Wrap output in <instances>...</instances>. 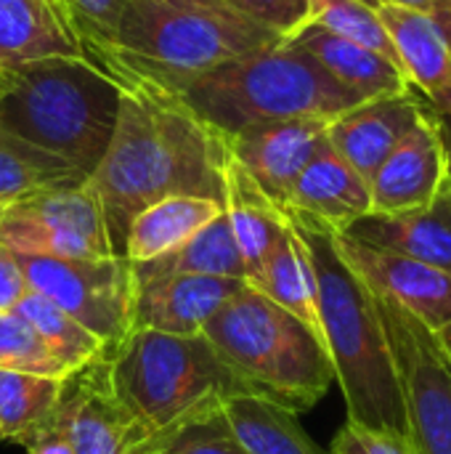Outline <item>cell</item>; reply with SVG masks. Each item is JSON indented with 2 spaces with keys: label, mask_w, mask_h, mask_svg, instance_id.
Returning <instances> with one entry per match:
<instances>
[{
  "label": "cell",
  "mask_w": 451,
  "mask_h": 454,
  "mask_svg": "<svg viewBox=\"0 0 451 454\" xmlns=\"http://www.w3.org/2000/svg\"><path fill=\"white\" fill-rule=\"evenodd\" d=\"M229 162L226 138L202 122L178 93L149 82H120L112 141L88 176L112 253L122 258L133 218L165 197L189 194L223 202Z\"/></svg>",
  "instance_id": "obj_1"
},
{
  "label": "cell",
  "mask_w": 451,
  "mask_h": 454,
  "mask_svg": "<svg viewBox=\"0 0 451 454\" xmlns=\"http://www.w3.org/2000/svg\"><path fill=\"white\" fill-rule=\"evenodd\" d=\"M223 215L231 226L234 242L242 253L250 282L279 234L287 226V215L253 184V178L231 160L226 170V197Z\"/></svg>",
  "instance_id": "obj_24"
},
{
  "label": "cell",
  "mask_w": 451,
  "mask_h": 454,
  "mask_svg": "<svg viewBox=\"0 0 451 454\" xmlns=\"http://www.w3.org/2000/svg\"><path fill=\"white\" fill-rule=\"evenodd\" d=\"M178 96L223 138L279 120L332 122L364 101L290 40L221 64L189 80Z\"/></svg>",
  "instance_id": "obj_4"
},
{
  "label": "cell",
  "mask_w": 451,
  "mask_h": 454,
  "mask_svg": "<svg viewBox=\"0 0 451 454\" xmlns=\"http://www.w3.org/2000/svg\"><path fill=\"white\" fill-rule=\"evenodd\" d=\"M223 213V202L207 197H165L149 207H144L125 237L122 258L130 266H141L186 245L194 234H199L210 221Z\"/></svg>",
  "instance_id": "obj_22"
},
{
  "label": "cell",
  "mask_w": 451,
  "mask_h": 454,
  "mask_svg": "<svg viewBox=\"0 0 451 454\" xmlns=\"http://www.w3.org/2000/svg\"><path fill=\"white\" fill-rule=\"evenodd\" d=\"M51 5L58 11V16L64 19V24H66V0H51Z\"/></svg>",
  "instance_id": "obj_41"
},
{
  "label": "cell",
  "mask_w": 451,
  "mask_h": 454,
  "mask_svg": "<svg viewBox=\"0 0 451 454\" xmlns=\"http://www.w3.org/2000/svg\"><path fill=\"white\" fill-rule=\"evenodd\" d=\"M202 335L253 394L295 415L316 407L335 383L322 338L250 285L223 303Z\"/></svg>",
  "instance_id": "obj_7"
},
{
  "label": "cell",
  "mask_w": 451,
  "mask_h": 454,
  "mask_svg": "<svg viewBox=\"0 0 451 454\" xmlns=\"http://www.w3.org/2000/svg\"><path fill=\"white\" fill-rule=\"evenodd\" d=\"M247 282L199 274H170L133 282L130 330L199 335L205 325Z\"/></svg>",
  "instance_id": "obj_14"
},
{
  "label": "cell",
  "mask_w": 451,
  "mask_h": 454,
  "mask_svg": "<svg viewBox=\"0 0 451 454\" xmlns=\"http://www.w3.org/2000/svg\"><path fill=\"white\" fill-rule=\"evenodd\" d=\"M447 157L431 106L369 181L372 213H412L428 207L447 184Z\"/></svg>",
  "instance_id": "obj_16"
},
{
  "label": "cell",
  "mask_w": 451,
  "mask_h": 454,
  "mask_svg": "<svg viewBox=\"0 0 451 454\" xmlns=\"http://www.w3.org/2000/svg\"><path fill=\"white\" fill-rule=\"evenodd\" d=\"M332 454H409V450L401 439L346 423L332 442Z\"/></svg>",
  "instance_id": "obj_35"
},
{
  "label": "cell",
  "mask_w": 451,
  "mask_h": 454,
  "mask_svg": "<svg viewBox=\"0 0 451 454\" xmlns=\"http://www.w3.org/2000/svg\"><path fill=\"white\" fill-rule=\"evenodd\" d=\"M0 215H3V207H0Z\"/></svg>",
  "instance_id": "obj_42"
},
{
  "label": "cell",
  "mask_w": 451,
  "mask_h": 454,
  "mask_svg": "<svg viewBox=\"0 0 451 454\" xmlns=\"http://www.w3.org/2000/svg\"><path fill=\"white\" fill-rule=\"evenodd\" d=\"M311 21L385 56L391 64L401 69L399 53L383 19L377 16L375 0H311Z\"/></svg>",
  "instance_id": "obj_30"
},
{
  "label": "cell",
  "mask_w": 451,
  "mask_h": 454,
  "mask_svg": "<svg viewBox=\"0 0 451 454\" xmlns=\"http://www.w3.org/2000/svg\"><path fill=\"white\" fill-rule=\"evenodd\" d=\"M385 3H393V5L409 8V11H420V13H441V11L451 8V0H385Z\"/></svg>",
  "instance_id": "obj_38"
},
{
  "label": "cell",
  "mask_w": 451,
  "mask_h": 454,
  "mask_svg": "<svg viewBox=\"0 0 451 454\" xmlns=\"http://www.w3.org/2000/svg\"><path fill=\"white\" fill-rule=\"evenodd\" d=\"M61 383L43 375L0 370V442L29 447L51 423Z\"/></svg>",
  "instance_id": "obj_28"
},
{
  "label": "cell",
  "mask_w": 451,
  "mask_h": 454,
  "mask_svg": "<svg viewBox=\"0 0 451 454\" xmlns=\"http://www.w3.org/2000/svg\"><path fill=\"white\" fill-rule=\"evenodd\" d=\"M51 426L74 454H152L157 442L112 391L104 359L72 372L61 383Z\"/></svg>",
  "instance_id": "obj_11"
},
{
  "label": "cell",
  "mask_w": 451,
  "mask_h": 454,
  "mask_svg": "<svg viewBox=\"0 0 451 454\" xmlns=\"http://www.w3.org/2000/svg\"><path fill=\"white\" fill-rule=\"evenodd\" d=\"M152 454H250L231 426L226 423L223 412L210 418L186 423L175 431L157 436Z\"/></svg>",
  "instance_id": "obj_33"
},
{
  "label": "cell",
  "mask_w": 451,
  "mask_h": 454,
  "mask_svg": "<svg viewBox=\"0 0 451 454\" xmlns=\"http://www.w3.org/2000/svg\"><path fill=\"white\" fill-rule=\"evenodd\" d=\"M258 293H263L268 301L306 322L319 338V311H316V282H314V269L308 250L295 231V226L287 218L284 231L263 258L258 274L247 282ZM324 343V340H322Z\"/></svg>",
  "instance_id": "obj_23"
},
{
  "label": "cell",
  "mask_w": 451,
  "mask_h": 454,
  "mask_svg": "<svg viewBox=\"0 0 451 454\" xmlns=\"http://www.w3.org/2000/svg\"><path fill=\"white\" fill-rule=\"evenodd\" d=\"M287 40L292 45L303 48L306 53H311L338 82H343L348 90H354L364 101L415 90L409 85L407 74L396 64H391L385 56H380L359 43H351L314 21L303 24Z\"/></svg>",
  "instance_id": "obj_20"
},
{
  "label": "cell",
  "mask_w": 451,
  "mask_h": 454,
  "mask_svg": "<svg viewBox=\"0 0 451 454\" xmlns=\"http://www.w3.org/2000/svg\"><path fill=\"white\" fill-rule=\"evenodd\" d=\"M343 234L409 255L420 263H428L451 277V181L441 186L439 197L412 213H369L351 223Z\"/></svg>",
  "instance_id": "obj_19"
},
{
  "label": "cell",
  "mask_w": 451,
  "mask_h": 454,
  "mask_svg": "<svg viewBox=\"0 0 451 454\" xmlns=\"http://www.w3.org/2000/svg\"><path fill=\"white\" fill-rule=\"evenodd\" d=\"M372 213L369 181H364L330 141L311 157L290 189L284 215L319 223L330 231H346L351 223Z\"/></svg>",
  "instance_id": "obj_18"
},
{
  "label": "cell",
  "mask_w": 451,
  "mask_h": 454,
  "mask_svg": "<svg viewBox=\"0 0 451 454\" xmlns=\"http://www.w3.org/2000/svg\"><path fill=\"white\" fill-rule=\"evenodd\" d=\"M88 181L64 160L16 138L0 128V207L24 197Z\"/></svg>",
  "instance_id": "obj_27"
},
{
  "label": "cell",
  "mask_w": 451,
  "mask_h": 454,
  "mask_svg": "<svg viewBox=\"0 0 451 454\" xmlns=\"http://www.w3.org/2000/svg\"><path fill=\"white\" fill-rule=\"evenodd\" d=\"M120 85L85 59H45L0 69V128L64 160L85 178L117 122Z\"/></svg>",
  "instance_id": "obj_5"
},
{
  "label": "cell",
  "mask_w": 451,
  "mask_h": 454,
  "mask_svg": "<svg viewBox=\"0 0 451 454\" xmlns=\"http://www.w3.org/2000/svg\"><path fill=\"white\" fill-rule=\"evenodd\" d=\"M0 370L43 375L53 380L69 378L66 367L48 351L40 335L16 311L0 314Z\"/></svg>",
  "instance_id": "obj_31"
},
{
  "label": "cell",
  "mask_w": 451,
  "mask_h": 454,
  "mask_svg": "<svg viewBox=\"0 0 451 454\" xmlns=\"http://www.w3.org/2000/svg\"><path fill=\"white\" fill-rule=\"evenodd\" d=\"M332 239L343 261L359 274V279L372 293H380L399 303L431 333H439L444 325H449L451 277L444 271L420 263L409 255L359 242L343 231H332Z\"/></svg>",
  "instance_id": "obj_12"
},
{
  "label": "cell",
  "mask_w": 451,
  "mask_h": 454,
  "mask_svg": "<svg viewBox=\"0 0 451 454\" xmlns=\"http://www.w3.org/2000/svg\"><path fill=\"white\" fill-rule=\"evenodd\" d=\"M0 245L16 255L61 261H93L114 255L101 205L88 181L48 189L3 207Z\"/></svg>",
  "instance_id": "obj_9"
},
{
  "label": "cell",
  "mask_w": 451,
  "mask_h": 454,
  "mask_svg": "<svg viewBox=\"0 0 451 454\" xmlns=\"http://www.w3.org/2000/svg\"><path fill=\"white\" fill-rule=\"evenodd\" d=\"M27 450H29V454H74L72 447H69V442L51 423H48V428Z\"/></svg>",
  "instance_id": "obj_37"
},
{
  "label": "cell",
  "mask_w": 451,
  "mask_h": 454,
  "mask_svg": "<svg viewBox=\"0 0 451 454\" xmlns=\"http://www.w3.org/2000/svg\"><path fill=\"white\" fill-rule=\"evenodd\" d=\"M245 19L271 29L282 40L311 21V0H221Z\"/></svg>",
  "instance_id": "obj_34"
},
{
  "label": "cell",
  "mask_w": 451,
  "mask_h": 454,
  "mask_svg": "<svg viewBox=\"0 0 451 454\" xmlns=\"http://www.w3.org/2000/svg\"><path fill=\"white\" fill-rule=\"evenodd\" d=\"M221 412L250 454H322L295 412L258 394H239Z\"/></svg>",
  "instance_id": "obj_25"
},
{
  "label": "cell",
  "mask_w": 451,
  "mask_h": 454,
  "mask_svg": "<svg viewBox=\"0 0 451 454\" xmlns=\"http://www.w3.org/2000/svg\"><path fill=\"white\" fill-rule=\"evenodd\" d=\"M324 120H279L253 125L226 138L231 160L284 213L287 197L303 168L327 141Z\"/></svg>",
  "instance_id": "obj_13"
},
{
  "label": "cell",
  "mask_w": 451,
  "mask_h": 454,
  "mask_svg": "<svg viewBox=\"0 0 451 454\" xmlns=\"http://www.w3.org/2000/svg\"><path fill=\"white\" fill-rule=\"evenodd\" d=\"M128 0H66V27L88 64L101 67L114 48Z\"/></svg>",
  "instance_id": "obj_32"
},
{
  "label": "cell",
  "mask_w": 451,
  "mask_h": 454,
  "mask_svg": "<svg viewBox=\"0 0 451 454\" xmlns=\"http://www.w3.org/2000/svg\"><path fill=\"white\" fill-rule=\"evenodd\" d=\"M399 64L415 90H420L436 114L451 112V8L420 13L385 0H375Z\"/></svg>",
  "instance_id": "obj_15"
},
{
  "label": "cell",
  "mask_w": 451,
  "mask_h": 454,
  "mask_svg": "<svg viewBox=\"0 0 451 454\" xmlns=\"http://www.w3.org/2000/svg\"><path fill=\"white\" fill-rule=\"evenodd\" d=\"M130 271H133V282L170 277V274H199V277H223V279H242V282L247 279L242 253L234 242L231 226L223 213L178 250L167 253L165 258L130 266Z\"/></svg>",
  "instance_id": "obj_26"
},
{
  "label": "cell",
  "mask_w": 451,
  "mask_h": 454,
  "mask_svg": "<svg viewBox=\"0 0 451 454\" xmlns=\"http://www.w3.org/2000/svg\"><path fill=\"white\" fill-rule=\"evenodd\" d=\"M436 340H439V346H441V351L447 354V359L451 362V322L449 325H444L439 333H436Z\"/></svg>",
  "instance_id": "obj_40"
},
{
  "label": "cell",
  "mask_w": 451,
  "mask_h": 454,
  "mask_svg": "<svg viewBox=\"0 0 451 454\" xmlns=\"http://www.w3.org/2000/svg\"><path fill=\"white\" fill-rule=\"evenodd\" d=\"M29 293V285H27V277L16 261V255L0 245V314L5 311H13L16 303Z\"/></svg>",
  "instance_id": "obj_36"
},
{
  "label": "cell",
  "mask_w": 451,
  "mask_h": 454,
  "mask_svg": "<svg viewBox=\"0 0 451 454\" xmlns=\"http://www.w3.org/2000/svg\"><path fill=\"white\" fill-rule=\"evenodd\" d=\"M433 117H436V128H439V136H441V146H444V157H447V173H449L451 181V112L449 114H436L433 112Z\"/></svg>",
  "instance_id": "obj_39"
},
{
  "label": "cell",
  "mask_w": 451,
  "mask_h": 454,
  "mask_svg": "<svg viewBox=\"0 0 451 454\" xmlns=\"http://www.w3.org/2000/svg\"><path fill=\"white\" fill-rule=\"evenodd\" d=\"M425 109L417 90L369 98L332 120L327 125V141L364 181H372L377 168L417 125Z\"/></svg>",
  "instance_id": "obj_17"
},
{
  "label": "cell",
  "mask_w": 451,
  "mask_h": 454,
  "mask_svg": "<svg viewBox=\"0 0 451 454\" xmlns=\"http://www.w3.org/2000/svg\"><path fill=\"white\" fill-rule=\"evenodd\" d=\"M16 255V253H13ZM29 290L48 298L88 333H93L106 354L130 333L133 271L125 258L61 261L16 255Z\"/></svg>",
  "instance_id": "obj_10"
},
{
  "label": "cell",
  "mask_w": 451,
  "mask_h": 454,
  "mask_svg": "<svg viewBox=\"0 0 451 454\" xmlns=\"http://www.w3.org/2000/svg\"><path fill=\"white\" fill-rule=\"evenodd\" d=\"M279 40L221 0H128L98 69L117 85L149 82L178 93L189 80Z\"/></svg>",
  "instance_id": "obj_3"
},
{
  "label": "cell",
  "mask_w": 451,
  "mask_h": 454,
  "mask_svg": "<svg viewBox=\"0 0 451 454\" xmlns=\"http://www.w3.org/2000/svg\"><path fill=\"white\" fill-rule=\"evenodd\" d=\"M104 364L117 399L154 436L210 418L239 394H253L202 333L130 330Z\"/></svg>",
  "instance_id": "obj_6"
},
{
  "label": "cell",
  "mask_w": 451,
  "mask_h": 454,
  "mask_svg": "<svg viewBox=\"0 0 451 454\" xmlns=\"http://www.w3.org/2000/svg\"><path fill=\"white\" fill-rule=\"evenodd\" d=\"M372 301L396 364L407 450L409 454H451V362L436 333L420 319L380 293H372Z\"/></svg>",
  "instance_id": "obj_8"
},
{
  "label": "cell",
  "mask_w": 451,
  "mask_h": 454,
  "mask_svg": "<svg viewBox=\"0 0 451 454\" xmlns=\"http://www.w3.org/2000/svg\"><path fill=\"white\" fill-rule=\"evenodd\" d=\"M13 311L29 322V327L40 335L48 351L66 367L69 375L106 356V346L93 333H88L80 322H74L69 314H64L58 306H53L35 290H29L16 303Z\"/></svg>",
  "instance_id": "obj_29"
},
{
  "label": "cell",
  "mask_w": 451,
  "mask_h": 454,
  "mask_svg": "<svg viewBox=\"0 0 451 454\" xmlns=\"http://www.w3.org/2000/svg\"><path fill=\"white\" fill-rule=\"evenodd\" d=\"M45 59H82L51 0H0V69Z\"/></svg>",
  "instance_id": "obj_21"
},
{
  "label": "cell",
  "mask_w": 451,
  "mask_h": 454,
  "mask_svg": "<svg viewBox=\"0 0 451 454\" xmlns=\"http://www.w3.org/2000/svg\"><path fill=\"white\" fill-rule=\"evenodd\" d=\"M287 218L311 258L319 330L346 399L348 423L407 444L396 364L372 293L343 261L330 229L303 218Z\"/></svg>",
  "instance_id": "obj_2"
}]
</instances>
